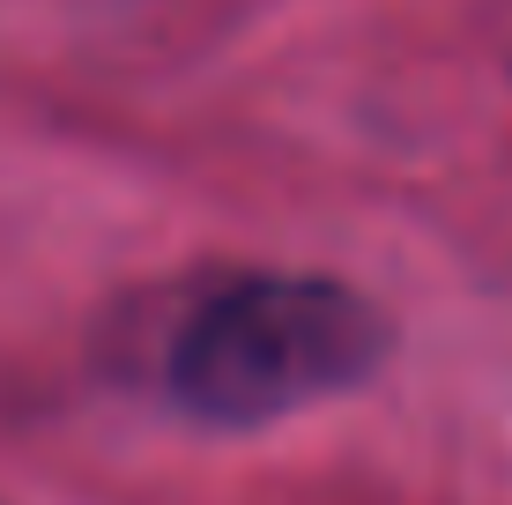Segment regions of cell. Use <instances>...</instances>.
Here are the masks:
<instances>
[{"instance_id":"1","label":"cell","mask_w":512,"mask_h":505,"mask_svg":"<svg viewBox=\"0 0 512 505\" xmlns=\"http://www.w3.org/2000/svg\"><path fill=\"white\" fill-rule=\"evenodd\" d=\"M386 320L334 275H231L186 305L164 342V394L193 424L260 431L364 387Z\"/></svg>"}]
</instances>
